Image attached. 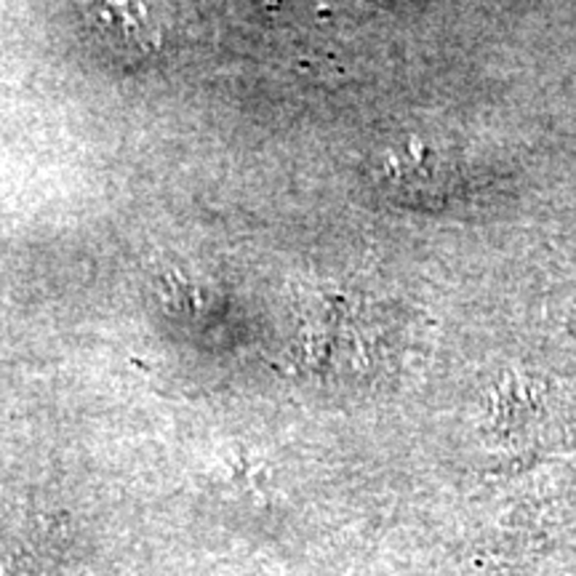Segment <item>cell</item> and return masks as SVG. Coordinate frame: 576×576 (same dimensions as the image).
Returning a JSON list of instances; mask_svg holds the SVG:
<instances>
[{"label": "cell", "mask_w": 576, "mask_h": 576, "mask_svg": "<svg viewBox=\"0 0 576 576\" xmlns=\"http://www.w3.org/2000/svg\"><path fill=\"white\" fill-rule=\"evenodd\" d=\"M96 27L104 40L125 54H155L160 30L144 0H96Z\"/></svg>", "instance_id": "1"}]
</instances>
